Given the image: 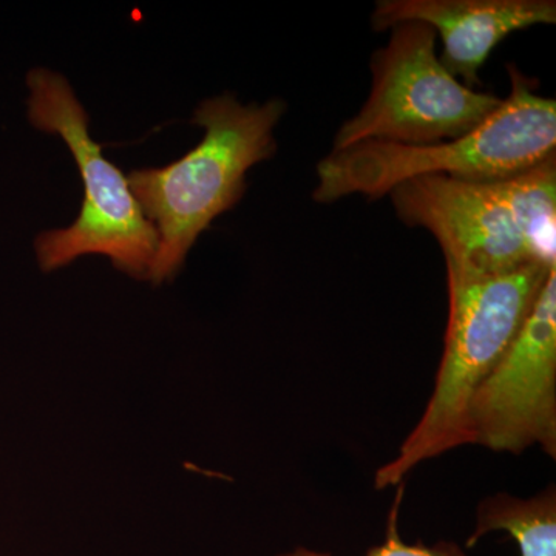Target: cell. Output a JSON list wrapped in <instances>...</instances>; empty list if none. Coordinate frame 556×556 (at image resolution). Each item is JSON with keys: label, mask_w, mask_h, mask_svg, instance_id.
<instances>
[{"label": "cell", "mask_w": 556, "mask_h": 556, "mask_svg": "<svg viewBox=\"0 0 556 556\" xmlns=\"http://www.w3.org/2000/svg\"><path fill=\"white\" fill-rule=\"evenodd\" d=\"M555 268L533 262L496 276L447 268V332L433 393L397 455L376 471V489L399 485L426 460L471 444V399L517 339Z\"/></svg>", "instance_id": "cell-1"}, {"label": "cell", "mask_w": 556, "mask_h": 556, "mask_svg": "<svg viewBox=\"0 0 556 556\" xmlns=\"http://www.w3.org/2000/svg\"><path fill=\"white\" fill-rule=\"evenodd\" d=\"M510 93L466 137L426 146L367 141L332 150L318 163L317 203L361 193L380 199L417 177H448L490 185L538 166L556 149V102L536 93L535 84L508 67Z\"/></svg>", "instance_id": "cell-2"}, {"label": "cell", "mask_w": 556, "mask_h": 556, "mask_svg": "<svg viewBox=\"0 0 556 556\" xmlns=\"http://www.w3.org/2000/svg\"><path fill=\"white\" fill-rule=\"evenodd\" d=\"M283 113L278 100L243 105L232 94L212 98L193 116L206 134L192 152L160 169L131 172V193L160 237L152 283L174 277L200 233L239 203L247 172L276 152L273 130Z\"/></svg>", "instance_id": "cell-3"}, {"label": "cell", "mask_w": 556, "mask_h": 556, "mask_svg": "<svg viewBox=\"0 0 556 556\" xmlns=\"http://www.w3.org/2000/svg\"><path fill=\"white\" fill-rule=\"evenodd\" d=\"M30 119L38 129L61 135L72 150L86 199L67 229L40 233L36 251L40 268L60 269L87 254L108 255L113 266L144 280L150 276L160 237L129 188L123 172L102 155L90 138L89 116L67 79L49 70H33Z\"/></svg>", "instance_id": "cell-4"}, {"label": "cell", "mask_w": 556, "mask_h": 556, "mask_svg": "<svg viewBox=\"0 0 556 556\" xmlns=\"http://www.w3.org/2000/svg\"><path fill=\"white\" fill-rule=\"evenodd\" d=\"M372 58V89L364 108L340 127L334 150L367 141L426 146L477 129L501 98L468 89L442 65L438 35L422 22L394 25Z\"/></svg>", "instance_id": "cell-5"}, {"label": "cell", "mask_w": 556, "mask_h": 556, "mask_svg": "<svg viewBox=\"0 0 556 556\" xmlns=\"http://www.w3.org/2000/svg\"><path fill=\"white\" fill-rule=\"evenodd\" d=\"M471 444L521 455L540 445L556 457V268L507 353L468 407Z\"/></svg>", "instance_id": "cell-6"}, {"label": "cell", "mask_w": 556, "mask_h": 556, "mask_svg": "<svg viewBox=\"0 0 556 556\" xmlns=\"http://www.w3.org/2000/svg\"><path fill=\"white\" fill-rule=\"evenodd\" d=\"M388 195L402 222L433 233L450 269L496 276L535 262L485 185L434 175L407 179Z\"/></svg>", "instance_id": "cell-7"}, {"label": "cell", "mask_w": 556, "mask_h": 556, "mask_svg": "<svg viewBox=\"0 0 556 556\" xmlns=\"http://www.w3.org/2000/svg\"><path fill=\"white\" fill-rule=\"evenodd\" d=\"M376 31L402 22H422L441 38L442 65L473 89L492 51L511 33L556 22L554 0H380Z\"/></svg>", "instance_id": "cell-8"}, {"label": "cell", "mask_w": 556, "mask_h": 556, "mask_svg": "<svg viewBox=\"0 0 556 556\" xmlns=\"http://www.w3.org/2000/svg\"><path fill=\"white\" fill-rule=\"evenodd\" d=\"M485 188L506 208L533 260L556 265V156Z\"/></svg>", "instance_id": "cell-9"}, {"label": "cell", "mask_w": 556, "mask_h": 556, "mask_svg": "<svg viewBox=\"0 0 556 556\" xmlns=\"http://www.w3.org/2000/svg\"><path fill=\"white\" fill-rule=\"evenodd\" d=\"M493 532H506L517 541L521 556H556V490L547 486L532 497L496 493L477 507V525L467 547Z\"/></svg>", "instance_id": "cell-10"}, {"label": "cell", "mask_w": 556, "mask_h": 556, "mask_svg": "<svg viewBox=\"0 0 556 556\" xmlns=\"http://www.w3.org/2000/svg\"><path fill=\"white\" fill-rule=\"evenodd\" d=\"M402 497H404V486L397 490L394 506L388 514L386 538L378 546L369 548L365 556H467L464 548L457 546L453 541H438V543L409 544L399 532V508H401ZM278 556H332L325 552L311 551L308 547H298L294 551L285 552Z\"/></svg>", "instance_id": "cell-11"}]
</instances>
